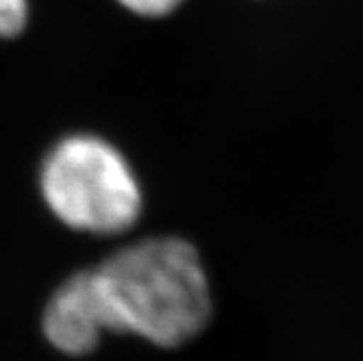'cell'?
<instances>
[{"instance_id": "cell-4", "label": "cell", "mask_w": 363, "mask_h": 361, "mask_svg": "<svg viewBox=\"0 0 363 361\" xmlns=\"http://www.w3.org/2000/svg\"><path fill=\"white\" fill-rule=\"evenodd\" d=\"M118 3L140 16H166L181 0H118Z\"/></svg>"}, {"instance_id": "cell-1", "label": "cell", "mask_w": 363, "mask_h": 361, "mask_svg": "<svg viewBox=\"0 0 363 361\" xmlns=\"http://www.w3.org/2000/svg\"><path fill=\"white\" fill-rule=\"evenodd\" d=\"M211 313L198 250L181 238H148L65 279L44 309L42 331L70 357L91 352L103 333L179 348L207 329Z\"/></svg>"}, {"instance_id": "cell-2", "label": "cell", "mask_w": 363, "mask_h": 361, "mask_svg": "<svg viewBox=\"0 0 363 361\" xmlns=\"http://www.w3.org/2000/svg\"><path fill=\"white\" fill-rule=\"evenodd\" d=\"M40 187L50 211L74 231L120 235L142 213V189L118 148L96 135H70L44 159Z\"/></svg>"}, {"instance_id": "cell-3", "label": "cell", "mask_w": 363, "mask_h": 361, "mask_svg": "<svg viewBox=\"0 0 363 361\" xmlns=\"http://www.w3.org/2000/svg\"><path fill=\"white\" fill-rule=\"evenodd\" d=\"M28 0H0V38H16L26 26Z\"/></svg>"}]
</instances>
